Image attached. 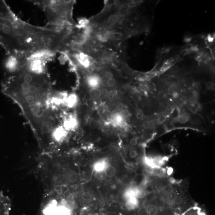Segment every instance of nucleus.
<instances>
[{
  "mask_svg": "<svg viewBox=\"0 0 215 215\" xmlns=\"http://www.w3.org/2000/svg\"><path fill=\"white\" fill-rule=\"evenodd\" d=\"M89 22L88 20L85 18H82L79 19L78 24L76 25L75 27L79 29H83L87 26H88L89 24Z\"/></svg>",
  "mask_w": 215,
  "mask_h": 215,
  "instance_id": "16",
  "label": "nucleus"
},
{
  "mask_svg": "<svg viewBox=\"0 0 215 215\" xmlns=\"http://www.w3.org/2000/svg\"><path fill=\"white\" fill-rule=\"evenodd\" d=\"M10 209V200L0 194V215H9Z\"/></svg>",
  "mask_w": 215,
  "mask_h": 215,
  "instance_id": "4",
  "label": "nucleus"
},
{
  "mask_svg": "<svg viewBox=\"0 0 215 215\" xmlns=\"http://www.w3.org/2000/svg\"><path fill=\"white\" fill-rule=\"evenodd\" d=\"M163 191L166 194H170L173 192L174 188L171 184H167L163 188Z\"/></svg>",
  "mask_w": 215,
  "mask_h": 215,
  "instance_id": "21",
  "label": "nucleus"
},
{
  "mask_svg": "<svg viewBox=\"0 0 215 215\" xmlns=\"http://www.w3.org/2000/svg\"><path fill=\"white\" fill-rule=\"evenodd\" d=\"M129 92L131 94H134L136 92V90L133 87H130L129 89Z\"/></svg>",
  "mask_w": 215,
  "mask_h": 215,
  "instance_id": "33",
  "label": "nucleus"
},
{
  "mask_svg": "<svg viewBox=\"0 0 215 215\" xmlns=\"http://www.w3.org/2000/svg\"><path fill=\"white\" fill-rule=\"evenodd\" d=\"M178 90V87L177 86L171 85L168 88V91L169 93L172 94L174 92H177Z\"/></svg>",
  "mask_w": 215,
  "mask_h": 215,
  "instance_id": "26",
  "label": "nucleus"
},
{
  "mask_svg": "<svg viewBox=\"0 0 215 215\" xmlns=\"http://www.w3.org/2000/svg\"><path fill=\"white\" fill-rule=\"evenodd\" d=\"M65 177L66 182L70 184H73L77 181L79 175L75 170L70 169L66 172Z\"/></svg>",
  "mask_w": 215,
  "mask_h": 215,
  "instance_id": "8",
  "label": "nucleus"
},
{
  "mask_svg": "<svg viewBox=\"0 0 215 215\" xmlns=\"http://www.w3.org/2000/svg\"><path fill=\"white\" fill-rule=\"evenodd\" d=\"M120 114L122 116L123 118H126L128 117L129 115H130V113H129L128 110L125 109L121 111Z\"/></svg>",
  "mask_w": 215,
  "mask_h": 215,
  "instance_id": "28",
  "label": "nucleus"
},
{
  "mask_svg": "<svg viewBox=\"0 0 215 215\" xmlns=\"http://www.w3.org/2000/svg\"><path fill=\"white\" fill-rule=\"evenodd\" d=\"M129 12L128 5H121L117 8V13L119 15L120 22L123 20L124 18L128 14Z\"/></svg>",
  "mask_w": 215,
  "mask_h": 215,
  "instance_id": "9",
  "label": "nucleus"
},
{
  "mask_svg": "<svg viewBox=\"0 0 215 215\" xmlns=\"http://www.w3.org/2000/svg\"><path fill=\"white\" fill-rule=\"evenodd\" d=\"M82 198L87 201L90 200L91 198V195L89 193L85 192L82 194Z\"/></svg>",
  "mask_w": 215,
  "mask_h": 215,
  "instance_id": "27",
  "label": "nucleus"
},
{
  "mask_svg": "<svg viewBox=\"0 0 215 215\" xmlns=\"http://www.w3.org/2000/svg\"><path fill=\"white\" fill-rule=\"evenodd\" d=\"M105 77L107 80H109V79H113L114 74L111 71H107L105 72Z\"/></svg>",
  "mask_w": 215,
  "mask_h": 215,
  "instance_id": "25",
  "label": "nucleus"
},
{
  "mask_svg": "<svg viewBox=\"0 0 215 215\" xmlns=\"http://www.w3.org/2000/svg\"><path fill=\"white\" fill-rule=\"evenodd\" d=\"M77 125V121L75 118L67 119L64 123V128L66 130H72L75 128Z\"/></svg>",
  "mask_w": 215,
  "mask_h": 215,
  "instance_id": "11",
  "label": "nucleus"
},
{
  "mask_svg": "<svg viewBox=\"0 0 215 215\" xmlns=\"http://www.w3.org/2000/svg\"><path fill=\"white\" fill-rule=\"evenodd\" d=\"M4 94L17 103L31 126L40 148L49 147L56 128L50 106L51 85L47 73L23 68L3 84Z\"/></svg>",
  "mask_w": 215,
  "mask_h": 215,
  "instance_id": "1",
  "label": "nucleus"
},
{
  "mask_svg": "<svg viewBox=\"0 0 215 215\" xmlns=\"http://www.w3.org/2000/svg\"><path fill=\"white\" fill-rule=\"evenodd\" d=\"M194 107L196 109H198L199 108L200 105L198 103H195L194 105Z\"/></svg>",
  "mask_w": 215,
  "mask_h": 215,
  "instance_id": "37",
  "label": "nucleus"
},
{
  "mask_svg": "<svg viewBox=\"0 0 215 215\" xmlns=\"http://www.w3.org/2000/svg\"><path fill=\"white\" fill-rule=\"evenodd\" d=\"M142 117H143V115L141 113H138L137 115V118H139V119L142 118Z\"/></svg>",
  "mask_w": 215,
  "mask_h": 215,
  "instance_id": "38",
  "label": "nucleus"
},
{
  "mask_svg": "<svg viewBox=\"0 0 215 215\" xmlns=\"http://www.w3.org/2000/svg\"><path fill=\"white\" fill-rule=\"evenodd\" d=\"M101 92L98 88L91 89L89 92L90 97L93 100L98 99L101 96Z\"/></svg>",
  "mask_w": 215,
  "mask_h": 215,
  "instance_id": "12",
  "label": "nucleus"
},
{
  "mask_svg": "<svg viewBox=\"0 0 215 215\" xmlns=\"http://www.w3.org/2000/svg\"><path fill=\"white\" fill-rule=\"evenodd\" d=\"M137 152L135 150L130 151V153H129V156L131 158H136L137 156Z\"/></svg>",
  "mask_w": 215,
  "mask_h": 215,
  "instance_id": "30",
  "label": "nucleus"
},
{
  "mask_svg": "<svg viewBox=\"0 0 215 215\" xmlns=\"http://www.w3.org/2000/svg\"><path fill=\"white\" fill-rule=\"evenodd\" d=\"M87 85L91 89L98 88L101 85L102 80L99 76L95 74L89 75L86 78Z\"/></svg>",
  "mask_w": 215,
  "mask_h": 215,
  "instance_id": "6",
  "label": "nucleus"
},
{
  "mask_svg": "<svg viewBox=\"0 0 215 215\" xmlns=\"http://www.w3.org/2000/svg\"><path fill=\"white\" fill-rule=\"evenodd\" d=\"M124 118L120 114H117L115 115L113 118V121L114 124L117 125H120L122 124L123 122Z\"/></svg>",
  "mask_w": 215,
  "mask_h": 215,
  "instance_id": "18",
  "label": "nucleus"
},
{
  "mask_svg": "<svg viewBox=\"0 0 215 215\" xmlns=\"http://www.w3.org/2000/svg\"><path fill=\"white\" fill-rule=\"evenodd\" d=\"M137 215H148L147 207H140L138 209Z\"/></svg>",
  "mask_w": 215,
  "mask_h": 215,
  "instance_id": "22",
  "label": "nucleus"
},
{
  "mask_svg": "<svg viewBox=\"0 0 215 215\" xmlns=\"http://www.w3.org/2000/svg\"><path fill=\"white\" fill-rule=\"evenodd\" d=\"M138 143L137 139L135 138H133L131 139L130 141V145L132 146H135Z\"/></svg>",
  "mask_w": 215,
  "mask_h": 215,
  "instance_id": "32",
  "label": "nucleus"
},
{
  "mask_svg": "<svg viewBox=\"0 0 215 215\" xmlns=\"http://www.w3.org/2000/svg\"><path fill=\"white\" fill-rule=\"evenodd\" d=\"M165 119V118L164 117H160V118H159V119H158V121H159V123H162L164 121Z\"/></svg>",
  "mask_w": 215,
  "mask_h": 215,
  "instance_id": "35",
  "label": "nucleus"
},
{
  "mask_svg": "<svg viewBox=\"0 0 215 215\" xmlns=\"http://www.w3.org/2000/svg\"><path fill=\"white\" fill-rule=\"evenodd\" d=\"M116 107L118 110H122L124 108V105L121 102H118L116 103Z\"/></svg>",
  "mask_w": 215,
  "mask_h": 215,
  "instance_id": "31",
  "label": "nucleus"
},
{
  "mask_svg": "<svg viewBox=\"0 0 215 215\" xmlns=\"http://www.w3.org/2000/svg\"><path fill=\"white\" fill-rule=\"evenodd\" d=\"M188 121V118L186 115L182 114L179 116L178 121L181 124H185Z\"/></svg>",
  "mask_w": 215,
  "mask_h": 215,
  "instance_id": "23",
  "label": "nucleus"
},
{
  "mask_svg": "<svg viewBox=\"0 0 215 215\" xmlns=\"http://www.w3.org/2000/svg\"><path fill=\"white\" fill-rule=\"evenodd\" d=\"M78 101V98L75 94H71L67 99V105L70 107H73L77 104Z\"/></svg>",
  "mask_w": 215,
  "mask_h": 215,
  "instance_id": "14",
  "label": "nucleus"
},
{
  "mask_svg": "<svg viewBox=\"0 0 215 215\" xmlns=\"http://www.w3.org/2000/svg\"><path fill=\"white\" fill-rule=\"evenodd\" d=\"M120 20L117 11L116 12L111 13L110 15H106L103 23L105 24V27L106 28H111L117 26Z\"/></svg>",
  "mask_w": 215,
  "mask_h": 215,
  "instance_id": "5",
  "label": "nucleus"
},
{
  "mask_svg": "<svg viewBox=\"0 0 215 215\" xmlns=\"http://www.w3.org/2000/svg\"><path fill=\"white\" fill-rule=\"evenodd\" d=\"M142 126L144 129H149L151 126L150 123L149 121H143L142 124Z\"/></svg>",
  "mask_w": 215,
  "mask_h": 215,
  "instance_id": "29",
  "label": "nucleus"
},
{
  "mask_svg": "<svg viewBox=\"0 0 215 215\" xmlns=\"http://www.w3.org/2000/svg\"><path fill=\"white\" fill-rule=\"evenodd\" d=\"M107 86L109 88H113L117 84V81L115 79H109L107 80L106 82Z\"/></svg>",
  "mask_w": 215,
  "mask_h": 215,
  "instance_id": "24",
  "label": "nucleus"
},
{
  "mask_svg": "<svg viewBox=\"0 0 215 215\" xmlns=\"http://www.w3.org/2000/svg\"><path fill=\"white\" fill-rule=\"evenodd\" d=\"M151 173L155 176H160L163 173V171L160 167H153L151 170Z\"/></svg>",
  "mask_w": 215,
  "mask_h": 215,
  "instance_id": "20",
  "label": "nucleus"
},
{
  "mask_svg": "<svg viewBox=\"0 0 215 215\" xmlns=\"http://www.w3.org/2000/svg\"><path fill=\"white\" fill-rule=\"evenodd\" d=\"M172 95L175 98H176L178 97V96H179V94H178L177 92H174V93H172Z\"/></svg>",
  "mask_w": 215,
  "mask_h": 215,
  "instance_id": "36",
  "label": "nucleus"
},
{
  "mask_svg": "<svg viewBox=\"0 0 215 215\" xmlns=\"http://www.w3.org/2000/svg\"><path fill=\"white\" fill-rule=\"evenodd\" d=\"M135 197L138 199L144 198L146 195V192L142 189H136L135 191Z\"/></svg>",
  "mask_w": 215,
  "mask_h": 215,
  "instance_id": "19",
  "label": "nucleus"
},
{
  "mask_svg": "<svg viewBox=\"0 0 215 215\" xmlns=\"http://www.w3.org/2000/svg\"><path fill=\"white\" fill-rule=\"evenodd\" d=\"M32 2L45 13L48 22L46 27L59 30L73 28L74 22L72 19V9L74 1L50 0Z\"/></svg>",
  "mask_w": 215,
  "mask_h": 215,
  "instance_id": "3",
  "label": "nucleus"
},
{
  "mask_svg": "<svg viewBox=\"0 0 215 215\" xmlns=\"http://www.w3.org/2000/svg\"><path fill=\"white\" fill-rule=\"evenodd\" d=\"M105 172L107 176L109 177H112L116 174V170L115 167L112 165H108L105 169Z\"/></svg>",
  "mask_w": 215,
  "mask_h": 215,
  "instance_id": "15",
  "label": "nucleus"
},
{
  "mask_svg": "<svg viewBox=\"0 0 215 215\" xmlns=\"http://www.w3.org/2000/svg\"><path fill=\"white\" fill-rule=\"evenodd\" d=\"M95 176L96 179L100 181H104L107 177L105 170L95 172Z\"/></svg>",
  "mask_w": 215,
  "mask_h": 215,
  "instance_id": "17",
  "label": "nucleus"
},
{
  "mask_svg": "<svg viewBox=\"0 0 215 215\" xmlns=\"http://www.w3.org/2000/svg\"><path fill=\"white\" fill-rule=\"evenodd\" d=\"M30 52L56 54L61 52L70 31L59 30L46 27H37L27 23Z\"/></svg>",
  "mask_w": 215,
  "mask_h": 215,
  "instance_id": "2",
  "label": "nucleus"
},
{
  "mask_svg": "<svg viewBox=\"0 0 215 215\" xmlns=\"http://www.w3.org/2000/svg\"><path fill=\"white\" fill-rule=\"evenodd\" d=\"M212 86L213 84L212 82H206V87L207 88V89H212Z\"/></svg>",
  "mask_w": 215,
  "mask_h": 215,
  "instance_id": "34",
  "label": "nucleus"
},
{
  "mask_svg": "<svg viewBox=\"0 0 215 215\" xmlns=\"http://www.w3.org/2000/svg\"><path fill=\"white\" fill-rule=\"evenodd\" d=\"M108 165V163L106 159H101L94 163L93 169L95 172L105 170V168Z\"/></svg>",
  "mask_w": 215,
  "mask_h": 215,
  "instance_id": "10",
  "label": "nucleus"
},
{
  "mask_svg": "<svg viewBox=\"0 0 215 215\" xmlns=\"http://www.w3.org/2000/svg\"><path fill=\"white\" fill-rule=\"evenodd\" d=\"M98 59L103 64H110L114 61V55L109 51H103L99 54Z\"/></svg>",
  "mask_w": 215,
  "mask_h": 215,
  "instance_id": "7",
  "label": "nucleus"
},
{
  "mask_svg": "<svg viewBox=\"0 0 215 215\" xmlns=\"http://www.w3.org/2000/svg\"><path fill=\"white\" fill-rule=\"evenodd\" d=\"M148 215H158L159 209L158 206L155 205H150L147 207Z\"/></svg>",
  "mask_w": 215,
  "mask_h": 215,
  "instance_id": "13",
  "label": "nucleus"
}]
</instances>
